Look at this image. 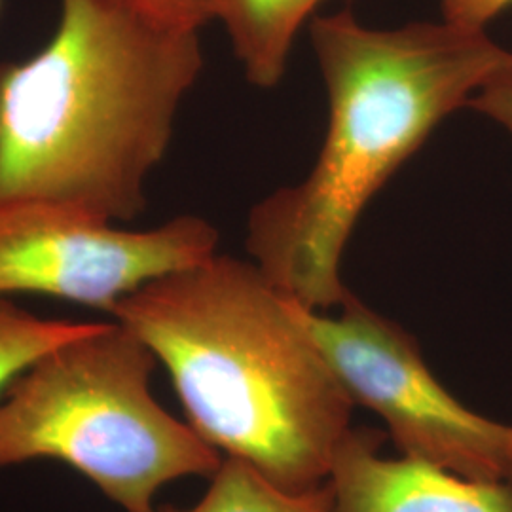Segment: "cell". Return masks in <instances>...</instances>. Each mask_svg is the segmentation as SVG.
<instances>
[{"instance_id":"cell-6","label":"cell","mask_w":512,"mask_h":512,"mask_svg":"<svg viewBox=\"0 0 512 512\" xmlns=\"http://www.w3.org/2000/svg\"><path fill=\"white\" fill-rule=\"evenodd\" d=\"M217 247V228L194 215L126 230L52 203H0V296L44 294L112 315L124 296Z\"/></svg>"},{"instance_id":"cell-8","label":"cell","mask_w":512,"mask_h":512,"mask_svg":"<svg viewBox=\"0 0 512 512\" xmlns=\"http://www.w3.org/2000/svg\"><path fill=\"white\" fill-rule=\"evenodd\" d=\"M213 21L230 38L247 80L275 88L287 71L294 40L325 0H211Z\"/></svg>"},{"instance_id":"cell-12","label":"cell","mask_w":512,"mask_h":512,"mask_svg":"<svg viewBox=\"0 0 512 512\" xmlns=\"http://www.w3.org/2000/svg\"><path fill=\"white\" fill-rule=\"evenodd\" d=\"M143 16L181 31H198L213 21L211 0H126Z\"/></svg>"},{"instance_id":"cell-4","label":"cell","mask_w":512,"mask_h":512,"mask_svg":"<svg viewBox=\"0 0 512 512\" xmlns=\"http://www.w3.org/2000/svg\"><path fill=\"white\" fill-rule=\"evenodd\" d=\"M158 359L118 321L44 353L0 399V467L59 459L126 512L184 476H211L219 450L152 395Z\"/></svg>"},{"instance_id":"cell-3","label":"cell","mask_w":512,"mask_h":512,"mask_svg":"<svg viewBox=\"0 0 512 512\" xmlns=\"http://www.w3.org/2000/svg\"><path fill=\"white\" fill-rule=\"evenodd\" d=\"M114 321L167 368L209 446L302 494L329 480L355 403L255 262L211 256L124 296Z\"/></svg>"},{"instance_id":"cell-11","label":"cell","mask_w":512,"mask_h":512,"mask_svg":"<svg viewBox=\"0 0 512 512\" xmlns=\"http://www.w3.org/2000/svg\"><path fill=\"white\" fill-rule=\"evenodd\" d=\"M467 107L488 116L512 133V52L507 50L503 54Z\"/></svg>"},{"instance_id":"cell-13","label":"cell","mask_w":512,"mask_h":512,"mask_svg":"<svg viewBox=\"0 0 512 512\" xmlns=\"http://www.w3.org/2000/svg\"><path fill=\"white\" fill-rule=\"evenodd\" d=\"M442 18L469 29L488 31V25L512 8V0H439Z\"/></svg>"},{"instance_id":"cell-9","label":"cell","mask_w":512,"mask_h":512,"mask_svg":"<svg viewBox=\"0 0 512 512\" xmlns=\"http://www.w3.org/2000/svg\"><path fill=\"white\" fill-rule=\"evenodd\" d=\"M330 503L329 482L294 494L275 486L251 463L228 456L211 476V486L200 503L190 509L164 505L158 512H329Z\"/></svg>"},{"instance_id":"cell-1","label":"cell","mask_w":512,"mask_h":512,"mask_svg":"<svg viewBox=\"0 0 512 512\" xmlns=\"http://www.w3.org/2000/svg\"><path fill=\"white\" fill-rule=\"evenodd\" d=\"M310 37L329 93L327 135L302 183L253 207L247 251L285 296L329 311L351 294L342 256L366 205L507 50L448 19L374 29L351 10L313 18Z\"/></svg>"},{"instance_id":"cell-14","label":"cell","mask_w":512,"mask_h":512,"mask_svg":"<svg viewBox=\"0 0 512 512\" xmlns=\"http://www.w3.org/2000/svg\"><path fill=\"white\" fill-rule=\"evenodd\" d=\"M0 6H2V0H0Z\"/></svg>"},{"instance_id":"cell-2","label":"cell","mask_w":512,"mask_h":512,"mask_svg":"<svg viewBox=\"0 0 512 512\" xmlns=\"http://www.w3.org/2000/svg\"><path fill=\"white\" fill-rule=\"evenodd\" d=\"M202 71L198 31L165 27L126 0H61L46 46L0 63V203L137 219Z\"/></svg>"},{"instance_id":"cell-10","label":"cell","mask_w":512,"mask_h":512,"mask_svg":"<svg viewBox=\"0 0 512 512\" xmlns=\"http://www.w3.org/2000/svg\"><path fill=\"white\" fill-rule=\"evenodd\" d=\"M97 325L44 319L0 296V395L44 353L92 332Z\"/></svg>"},{"instance_id":"cell-5","label":"cell","mask_w":512,"mask_h":512,"mask_svg":"<svg viewBox=\"0 0 512 512\" xmlns=\"http://www.w3.org/2000/svg\"><path fill=\"white\" fill-rule=\"evenodd\" d=\"M298 313L349 399L384 418L403 458L476 482H512V425L454 399L410 332L353 294L338 315L302 304Z\"/></svg>"},{"instance_id":"cell-7","label":"cell","mask_w":512,"mask_h":512,"mask_svg":"<svg viewBox=\"0 0 512 512\" xmlns=\"http://www.w3.org/2000/svg\"><path fill=\"white\" fill-rule=\"evenodd\" d=\"M385 435L349 429L330 469L329 512H512V482H476L380 456Z\"/></svg>"}]
</instances>
